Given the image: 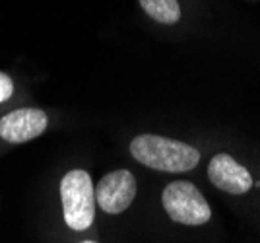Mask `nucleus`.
Returning <instances> with one entry per match:
<instances>
[{
    "instance_id": "obj_3",
    "label": "nucleus",
    "mask_w": 260,
    "mask_h": 243,
    "mask_svg": "<svg viewBox=\"0 0 260 243\" xmlns=\"http://www.w3.org/2000/svg\"><path fill=\"white\" fill-rule=\"evenodd\" d=\"M161 202L169 218L183 226H202L212 218L206 197L190 181H173L161 193Z\"/></svg>"
},
{
    "instance_id": "obj_4",
    "label": "nucleus",
    "mask_w": 260,
    "mask_h": 243,
    "mask_svg": "<svg viewBox=\"0 0 260 243\" xmlns=\"http://www.w3.org/2000/svg\"><path fill=\"white\" fill-rule=\"evenodd\" d=\"M136 199V177L128 169H115L99 179L95 202L107 214H120Z\"/></svg>"
},
{
    "instance_id": "obj_9",
    "label": "nucleus",
    "mask_w": 260,
    "mask_h": 243,
    "mask_svg": "<svg viewBox=\"0 0 260 243\" xmlns=\"http://www.w3.org/2000/svg\"><path fill=\"white\" fill-rule=\"evenodd\" d=\"M82 243H98V241H91V239H87V241H82Z\"/></svg>"
},
{
    "instance_id": "obj_5",
    "label": "nucleus",
    "mask_w": 260,
    "mask_h": 243,
    "mask_svg": "<svg viewBox=\"0 0 260 243\" xmlns=\"http://www.w3.org/2000/svg\"><path fill=\"white\" fill-rule=\"evenodd\" d=\"M208 179L216 189L229 195H245L254 185L249 169L225 152H219L210 160Z\"/></svg>"
},
{
    "instance_id": "obj_2",
    "label": "nucleus",
    "mask_w": 260,
    "mask_h": 243,
    "mask_svg": "<svg viewBox=\"0 0 260 243\" xmlns=\"http://www.w3.org/2000/svg\"><path fill=\"white\" fill-rule=\"evenodd\" d=\"M64 222L70 230L84 232L95 220V187L87 171L72 169L60 181Z\"/></svg>"
},
{
    "instance_id": "obj_7",
    "label": "nucleus",
    "mask_w": 260,
    "mask_h": 243,
    "mask_svg": "<svg viewBox=\"0 0 260 243\" xmlns=\"http://www.w3.org/2000/svg\"><path fill=\"white\" fill-rule=\"evenodd\" d=\"M140 6L152 20L165 25L181 20V6L177 0H140Z\"/></svg>"
},
{
    "instance_id": "obj_1",
    "label": "nucleus",
    "mask_w": 260,
    "mask_h": 243,
    "mask_svg": "<svg viewBox=\"0 0 260 243\" xmlns=\"http://www.w3.org/2000/svg\"><path fill=\"white\" fill-rule=\"evenodd\" d=\"M130 154L142 166L165 173L190 171L200 162L194 146L159 134H140L130 142Z\"/></svg>"
},
{
    "instance_id": "obj_8",
    "label": "nucleus",
    "mask_w": 260,
    "mask_h": 243,
    "mask_svg": "<svg viewBox=\"0 0 260 243\" xmlns=\"http://www.w3.org/2000/svg\"><path fill=\"white\" fill-rule=\"evenodd\" d=\"M12 94H14V82H12V78L8 74H4V72H0V103L10 100Z\"/></svg>"
},
{
    "instance_id": "obj_6",
    "label": "nucleus",
    "mask_w": 260,
    "mask_h": 243,
    "mask_svg": "<svg viewBox=\"0 0 260 243\" xmlns=\"http://www.w3.org/2000/svg\"><path fill=\"white\" fill-rule=\"evenodd\" d=\"M49 125L47 113L35 107H23L0 119V138L10 144H23L45 133Z\"/></svg>"
}]
</instances>
